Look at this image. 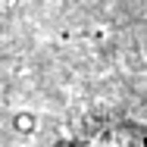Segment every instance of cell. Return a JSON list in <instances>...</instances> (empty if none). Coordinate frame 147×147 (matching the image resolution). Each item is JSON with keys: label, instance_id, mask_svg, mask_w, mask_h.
Listing matches in <instances>:
<instances>
[{"label": "cell", "instance_id": "obj_1", "mask_svg": "<svg viewBox=\"0 0 147 147\" xmlns=\"http://www.w3.org/2000/svg\"><path fill=\"white\" fill-rule=\"evenodd\" d=\"M19 128L28 131V128H31V116H19Z\"/></svg>", "mask_w": 147, "mask_h": 147}]
</instances>
